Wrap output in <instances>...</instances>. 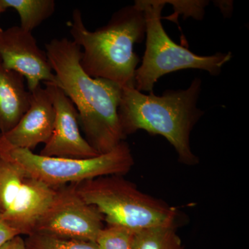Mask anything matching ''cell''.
<instances>
[{
    "instance_id": "6da1fadb",
    "label": "cell",
    "mask_w": 249,
    "mask_h": 249,
    "mask_svg": "<svg viewBox=\"0 0 249 249\" xmlns=\"http://www.w3.org/2000/svg\"><path fill=\"white\" fill-rule=\"evenodd\" d=\"M45 47L55 85L76 107L87 142L100 155L111 151L126 138L118 116L122 88L87 74L80 65L82 49L73 41L53 39Z\"/></svg>"
},
{
    "instance_id": "7a4b0ae2",
    "label": "cell",
    "mask_w": 249,
    "mask_h": 249,
    "mask_svg": "<svg viewBox=\"0 0 249 249\" xmlns=\"http://www.w3.org/2000/svg\"><path fill=\"white\" fill-rule=\"evenodd\" d=\"M202 80L195 78L186 89L166 90L161 96L122 88L118 116L124 137L142 129L164 137L173 145L178 161L193 166L199 159L192 150L191 134L204 115L197 107Z\"/></svg>"
},
{
    "instance_id": "3957f363",
    "label": "cell",
    "mask_w": 249,
    "mask_h": 249,
    "mask_svg": "<svg viewBox=\"0 0 249 249\" xmlns=\"http://www.w3.org/2000/svg\"><path fill=\"white\" fill-rule=\"evenodd\" d=\"M67 24L73 42L83 48L80 65L87 74L121 88H134L140 59L134 46L143 40L146 29L143 11L135 3L116 11L107 24L93 31L85 27L78 9L73 10Z\"/></svg>"
},
{
    "instance_id": "277c9868",
    "label": "cell",
    "mask_w": 249,
    "mask_h": 249,
    "mask_svg": "<svg viewBox=\"0 0 249 249\" xmlns=\"http://www.w3.org/2000/svg\"><path fill=\"white\" fill-rule=\"evenodd\" d=\"M88 204L97 208L109 226L138 231L149 228H176L179 213L161 199L142 193L122 175L73 183Z\"/></svg>"
},
{
    "instance_id": "5b68a950",
    "label": "cell",
    "mask_w": 249,
    "mask_h": 249,
    "mask_svg": "<svg viewBox=\"0 0 249 249\" xmlns=\"http://www.w3.org/2000/svg\"><path fill=\"white\" fill-rule=\"evenodd\" d=\"M135 4L143 11L146 26L145 53L134 76V88L138 91L152 92L160 77L179 70H204L219 76L223 66L231 60V52L204 56L175 43L162 25L163 0H138Z\"/></svg>"
},
{
    "instance_id": "8992f818",
    "label": "cell",
    "mask_w": 249,
    "mask_h": 249,
    "mask_svg": "<svg viewBox=\"0 0 249 249\" xmlns=\"http://www.w3.org/2000/svg\"><path fill=\"white\" fill-rule=\"evenodd\" d=\"M0 157L53 188L101 177L124 176L134 165L130 147L124 141L107 153L74 160L37 155L31 150L11 146L0 137Z\"/></svg>"
},
{
    "instance_id": "52a82bcc",
    "label": "cell",
    "mask_w": 249,
    "mask_h": 249,
    "mask_svg": "<svg viewBox=\"0 0 249 249\" xmlns=\"http://www.w3.org/2000/svg\"><path fill=\"white\" fill-rule=\"evenodd\" d=\"M55 193V188L0 157V217L19 235L34 233Z\"/></svg>"
},
{
    "instance_id": "ba28073f",
    "label": "cell",
    "mask_w": 249,
    "mask_h": 249,
    "mask_svg": "<svg viewBox=\"0 0 249 249\" xmlns=\"http://www.w3.org/2000/svg\"><path fill=\"white\" fill-rule=\"evenodd\" d=\"M55 188L53 199L37 221L34 232L96 242L104 228L103 214L79 196L73 183Z\"/></svg>"
},
{
    "instance_id": "9c48e42d",
    "label": "cell",
    "mask_w": 249,
    "mask_h": 249,
    "mask_svg": "<svg viewBox=\"0 0 249 249\" xmlns=\"http://www.w3.org/2000/svg\"><path fill=\"white\" fill-rule=\"evenodd\" d=\"M55 110L53 133L39 155L84 160L100 155L81 135L78 113L65 92L53 83H44Z\"/></svg>"
},
{
    "instance_id": "30bf717a",
    "label": "cell",
    "mask_w": 249,
    "mask_h": 249,
    "mask_svg": "<svg viewBox=\"0 0 249 249\" xmlns=\"http://www.w3.org/2000/svg\"><path fill=\"white\" fill-rule=\"evenodd\" d=\"M0 60L5 68L22 75L31 91L41 82L56 84L47 53L37 46L32 33L15 26L0 35Z\"/></svg>"
},
{
    "instance_id": "8fae6325",
    "label": "cell",
    "mask_w": 249,
    "mask_h": 249,
    "mask_svg": "<svg viewBox=\"0 0 249 249\" xmlns=\"http://www.w3.org/2000/svg\"><path fill=\"white\" fill-rule=\"evenodd\" d=\"M30 107L16 126L0 137L11 146L33 151L47 143L53 133L55 110L45 88L41 85L31 91Z\"/></svg>"
},
{
    "instance_id": "7c38bea8",
    "label": "cell",
    "mask_w": 249,
    "mask_h": 249,
    "mask_svg": "<svg viewBox=\"0 0 249 249\" xmlns=\"http://www.w3.org/2000/svg\"><path fill=\"white\" fill-rule=\"evenodd\" d=\"M31 98L24 76L5 68L0 60V134L9 132L19 123L30 107Z\"/></svg>"
},
{
    "instance_id": "4fadbf2b",
    "label": "cell",
    "mask_w": 249,
    "mask_h": 249,
    "mask_svg": "<svg viewBox=\"0 0 249 249\" xmlns=\"http://www.w3.org/2000/svg\"><path fill=\"white\" fill-rule=\"evenodd\" d=\"M0 6L4 11L9 8L16 10L20 18V27L32 32L55 11L53 0H0Z\"/></svg>"
},
{
    "instance_id": "5bb4252c",
    "label": "cell",
    "mask_w": 249,
    "mask_h": 249,
    "mask_svg": "<svg viewBox=\"0 0 249 249\" xmlns=\"http://www.w3.org/2000/svg\"><path fill=\"white\" fill-rule=\"evenodd\" d=\"M132 249H183L176 228L159 227L134 232Z\"/></svg>"
},
{
    "instance_id": "9a60e30c",
    "label": "cell",
    "mask_w": 249,
    "mask_h": 249,
    "mask_svg": "<svg viewBox=\"0 0 249 249\" xmlns=\"http://www.w3.org/2000/svg\"><path fill=\"white\" fill-rule=\"evenodd\" d=\"M24 242L26 249H99L96 242L70 240L40 232L27 236Z\"/></svg>"
},
{
    "instance_id": "2e32d148",
    "label": "cell",
    "mask_w": 249,
    "mask_h": 249,
    "mask_svg": "<svg viewBox=\"0 0 249 249\" xmlns=\"http://www.w3.org/2000/svg\"><path fill=\"white\" fill-rule=\"evenodd\" d=\"M133 235L134 231L125 228L107 225L96 242L99 249H132Z\"/></svg>"
},
{
    "instance_id": "e0dca14e",
    "label": "cell",
    "mask_w": 249,
    "mask_h": 249,
    "mask_svg": "<svg viewBox=\"0 0 249 249\" xmlns=\"http://www.w3.org/2000/svg\"><path fill=\"white\" fill-rule=\"evenodd\" d=\"M165 4L173 5L175 9V14L172 15L168 19H173L177 15L182 14L183 18L193 17L195 19H203L204 16V8L209 4L207 1H176V0H167ZM170 19V20H171Z\"/></svg>"
},
{
    "instance_id": "ac0fdd59",
    "label": "cell",
    "mask_w": 249,
    "mask_h": 249,
    "mask_svg": "<svg viewBox=\"0 0 249 249\" xmlns=\"http://www.w3.org/2000/svg\"><path fill=\"white\" fill-rule=\"evenodd\" d=\"M20 235L17 231L8 225L0 217V248L16 236Z\"/></svg>"
},
{
    "instance_id": "d6986e66",
    "label": "cell",
    "mask_w": 249,
    "mask_h": 249,
    "mask_svg": "<svg viewBox=\"0 0 249 249\" xmlns=\"http://www.w3.org/2000/svg\"><path fill=\"white\" fill-rule=\"evenodd\" d=\"M0 249H26L25 242L21 235L16 236L6 242Z\"/></svg>"
},
{
    "instance_id": "ffe728a7",
    "label": "cell",
    "mask_w": 249,
    "mask_h": 249,
    "mask_svg": "<svg viewBox=\"0 0 249 249\" xmlns=\"http://www.w3.org/2000/svg\"><path fill=\"white\" fill-rule=\"evenodd\" d=\"M215 4L220 9L222 14L225 17H229L232 11V1H217Z\"/></svg>"
},
{
    "instance_id": "44dd1931",
    "label": "cell",
    "mask_w": 249,
    "mask_h": 249,
    "mask_svg": "<svg viewBox=\"0 0 249 249\" xmlns=\"http://www.w3.org/2000/svg\"><path fill=\"white\" fill-rule=\"evenodd\" d=\"M4 10L1 7V6H0V14H2L3 12H4Z\"/></svg>"
},
{
    "instance_id": "7402d4cb",
    "label": "cell",
    "mask_w": 249,
    "mask_h": 249,
    "mask_svg": "<svg viewBox=\"0 0 249 249\" xmlns=\"http://www.w3.org/2000/svg\"><path fill=\"white\" fill-rule=\"evenodd\" d=\"M2 31H3L2 29H1V28H0V35H1V33H2Z\"/></svg>"
}]
</instances>
